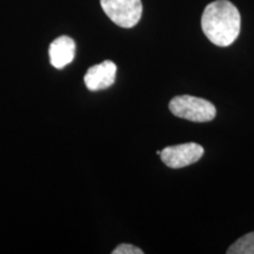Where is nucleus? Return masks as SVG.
Instances as JSON below:
<instances>
[{"mask_svg": "<svg viewBox=\"0 0 254 254\" xmlns=\"http://www.w3.org/2000/svg\"><path fill=\"white\" fill-rule=\"evenodd\" d=\"M159 155L167 167L182 168L200 160L204 155V148L195 142H186V144L167 146L160 151Z\"/></svg>", "mask_w": 254, "mask_h": 254, "instance_id": "4", "label": "nucleus"}, {"mask_svg": "<svg viewBox=\"0 0 254 254\" xmlns=\"http://www.w3.org/2000/svg\"><path fill=\"white\" fill-rule=\"evenodd\" d=\"M201 28L207 39L220 47L230 46L239 37L241 17L228 0H217L206 6L201 17Z\"/></svg>", "mask_w": 254, "mask_h": 254, "instance_id": "1", "label": "nucleus"}, {"mask_svg": "<svg viewBox=\"0 0 254 254\" xmlns=\"http://www.w3.org/2000/svg\"><path fill=\"white\" fill-rule=\"evenodd\" d=\"M116 64L111 60H105L87 69L84 81L90 91H100L112 86L116 81Z\"/></svg>", "mask_w": 254, "mask_h": 254, "instance_id": "5", "label": "nucleus"}, {"mask_svg": "<svg viewBox=\"0 0 254 254\" xmlns=\"http://www.w3.org/2000/svg\"><path fill=\"white\" fill-rule=\"evenodd\" d=\"M227 254H254V232L245 234L232 244Z\"/></svg>", "mask_w": 254, "mask_h": 254, "instance_id": "7", "label": "nucleus"}, {"mask_svg": "<svg viewBox=\"0 0 254 254\" xmlns=\"http://www.w3.org/2000/svg\"><path fill=\"white\" fill-rule=\"evenodd\" d=\"M113 254H142L144 251L139 249V247L133 246L131 244H122L116 250H113Z\"/></svg>", "mask_w": 254, "mask_h": 254, "instance_id": "8", "label": "nucleus"}, {"mask_svg": "<svg viewBox=\"0 0 254 254\" xmlns=\"http://www.w3.org/2000/svg\"><path fill=\"white\" fill-rule=\"evenodd\" d=\"M50 62L53 67L62 69L71 64L75 56V43L72 38L62 36L52 41L49 50Z\"/></svg>", "mask_w": 254, "mask_h": 254, "instance_id": "6", "label": "nucleus"}, {"mask_svg": "<svg viewBox=\"0 0 254 254\" xmlns=\"http://www.w3.org/2000/svg\"><path fill=\"white\" fill-rule=\"evenodd\" d=\"M170 111L178 118L194 123L211 122L217 116V109L211 101L193 95H178L170 101Z\"/></svg>", "mask_w": 254, "mask_h": 254, "instance_id": "2", "label": "nucleus"}, {"mask_svg": "<svg viewBox=\"0 0 254 254\" xmlns=\"http://www.w3.org/2000/svg\"><path fill=\"white\" fill-rule=\"evenodd\" d=\"M105 14L123 28L135 26L142 14L141 0H100Z\"/></svg>", "mask_w": 254, "mask_h": 254, "instance_id": "3", "label": "nucleus"}]
</instances>
